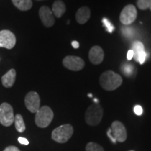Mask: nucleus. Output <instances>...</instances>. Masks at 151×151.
<instances>
[{
	"label": "nucleus",
	"instance_id": "obj_1",
	"mask_svg": "<svg viewBox=\"0 0 151 151\" xmlns=\"http://www.w3.org/2000/svg\"><path fill=\"white\" fill-rule=\"evenodd\" d=\"M99 83L101 88L107 91L116 90L122 83V78L120 75L113 71H106L100 76Z\"/></svg>",
	"mask_w": 151,
	"mask_h": 151
},
{
	"label": "nucleus",
	"instance_id": "obj_2",
	"mask_svg": "<svg viewBox=\"0 0 151 151\" xmlns=\"http://www.w3.org/2000/svg\"><path fill=\"white\" fill-rule=\"evenodd\" d=\"M107 136L113 143H116L117 141L122 143L127 139V130L121 122L116 120L111 124V128L107 132Z\"/></svg>",
	"mask_w": 151,
	"mask_h": 151
},
{
	"label": "nucleus",
	"instance_id": "obj_3",
	"mask_svg": "<svg viewBox=\"0 0 151 151\" xmlns=\"http://www.w3.org/2000/svg\"><path fill=\"white\" fill-rule=\"evenodd\" d=\"M103 117V109L98 104L90 106L85 114V120L87 124L96 126L100 123Z\"/></svg>",
	"mask_w": 151,
	"mask_h": 151
},
{
	"label": "nucleus",
	"instance_id": "obj_4",
	"mask_svg": "<svg viewBox=\"0 0 151 151\" xmlns=\"http://www.w3.org/2000/svg\"><path fill=\"white\" fill-rule=\"evenodd\" d=\"M53 117L52 109L47 106H43L36 113L35 123L39 127L46 128L52 122Z\"/></svg>",
	"mask_w": 151,
	"mask_h": 151
},
{
	"label": "nucleus",
	"instance_id": "obj_5",
	"mask_svg": "<svg viewBox=\"0 0 151 151\" xmlns=\"http://www.w3.org/2000/svg\"><path fill=\"white\" fill-rule=\"evenodd\" d=\"M73 134V128L71 124H65L55 129L52 132V139L58 143H64L69 141Z\"/></svg>",
	"mask_w": 151,
	"mask_h": 151
},
{
	"label": "nucleus",
	"instance_id": "obj_6",
	"mask_svg": "<svg viewBox=\"0 0 151 151\" xmlns=\"http://www.w3.org/2000/svg\"><path fill=\"white\" fill-rule=\"evenodd\" d=\"M15 116L13 107L8 103L0 105V123L5 127H9L14 122Z\"/></svg>",
	"mask_w": 151,
	"mask_h": 151
},
{
	"label": "nucleus",
	"instance_id": "obj_7",
	"mask_svg": "<svg viewBox=\"0 0 151 151\" xmlns=\"http://www.w3.org/2000/svg\"><path fill=\"white\" fill-rule=\"evenodd\" d=\"M137 17V11L132 4L127 5L124 7L120 15V20L124 25H129L134 22Z\"/></svg>",
	"mask_w": 151,
	"mask_h": 151
},
{
	"label": "nucleus",
	"instance_id": "obj_8",
	"mask_svg": "<svg viewBox=\"0 0 151 151\" xmlns=\"http://www.w3.org/2000/svg\"><path fill=\"white\" fill-rule=\"evenodd\" d=\"M62 64L67 69L74 71H80L85 67V62L82 58L72 55L65 57Z\"/></svg>",
	"mask_w": 151,
	"mask_h": 151
},
{
	"label": "nucleus",
	"instance_id": "obj_9",
	"mask_svg": "<svg viewBox=\"0 0 151 151\" xmlns=\"http://www.w3.org/2000/svg\"><path fill=\"white\" fill-rule=\"evenodd\" d=\"M40 97L37 92L32 91L27 94L24 98L26 108L31 113H36L40 109Z\"/></svg>",
	"mask_w": 151,
	"mask_h": 151
},
{
	"label": "nucleus",
	"instance_id": "obj_10",
	"mask_svg": "<svg viewBox=\"0 0 151 151\" xmlns=\"http://www.w3.org/2000/svg\"><path fill=\"white\" fill-rule=\"evenodd\" d=\"M16 43V36L9 30L0 31V48L11 49Z\"/></svg>",
	"mask_w": 151,
	"mask_h": 151
},
{
	"label": "nucleus",
	"instance_id": "obj_11",
	"mask_svg": "<svg viewBox=\"0 0 151 151\" xmlns=\"http://www.w3.org/2000/svg\"><path fill=\"white\" fill-rule=\"evenodd\" d=\"M39 15L43 25L46 27H50L55 24V18L52 11L48 6L41 7L39 11Z\"/></svg>",
	"mask_w": 151,
	"mask_h": 151
},
{
	"label": "nucleus",
	"instance_id": "obj_12",
	"mask_svg": "<svg viewBox=\"0 0 151 151\" xmlns=\"http://www.w3.org/2000/svg\"><path fill=\"white\" fill-rule=\"evenodd\" d=\"M132 50L134 52L133 58L139 63L143 64L146 61L147 58V53L145 51L144 46L141 41H135L132 45Z\"/></svg>",
	"mask_w": 151,
	"mask_h": 151
},
{
	"label": "nucleus",
	"instance_id": "obj_13",
	"mask_svg": "<svg viewBox=\"0 0 151 151\" xmlns=\"http://www.w3.org/2000/svg\"><path fill=\"white\" fill-rule=\"evenodd\" d=\"M104 53L103 49L100 46H93L90 50L89 60L93 65H99L104 60Z\"/></svg>",
	"mask_w": 151,
	"mask_h": 151
},
{
	"label": "nucleus",
	"instance_id": "obj_14",
	"mask_svg": "<svg viewBox=\"0 0 151 151\" xmlns=\"http://www.w3.org/2000/svg\"><path fill=\"white\" fill-rule=\"evenodd\" d=\"M90 15H91V13L88 7H81L77 11L76 14V19L79 24H85L90 19Z\"/></svg>",
	"mask_w": 151,
	"mask_h": 151
},
{
	"label": "nucleus",
	"instance_id": "obj_15",
	"mask_svg": "<svg viewBox=\"0 0 151 151\" xmlns=\"http://www.w3.org/2000/svg\"><path fill=\"white\" fill-rule=\"evenodd\" d=\"M16 78V71L15 69H10L1 77V83L5 88H11L14 86Z\"/></svg>",
	"mask_w": 151,
	"mask_h": 151
},
{
	"label": "nucleus",
	"instance_id": "obj_16",
	"mask_svg": "<svg viewBox=\"0 0 151 151\" xmlns=\"http://www.w3.org/2000/svg\"><path fill=\"white\" fill-rule=\"evenodd\" d=\"M52 11L57 18H61L66 11V6L61 0L55 1L52 5Z\"/></svg>",
	"mask_w": 151,
	"mask_h": 151
},
{
	"label": "nucleus",
	"instance_id": "obj_17",
	"mask_svg": "<svg viewBox=\"0 0 151 151\" xmlns=\"http://www.w3.org/2000/svg\"><path fill=\"white\" fill-rule=\"evenodd\" d=\"M12 2L17 9L22 11L29 10L33 4L32 0H12Z\"/></svg>",
	"mask_w": 151,
	"mask_h": 151
},
{
	"label": "nucleus",
	"instance_id": "obj_18",
	"mask_svg": "<svg viewBox=\"0 0 151 151\" xmlns=\"http://www.w3.org/2000/svg\"><path fill=\"white\" fill-rule=\"evenodd\" d=\"M14 123L15 126H16V129L17 131L20 133L24 132V130L26 129L25 124L24 122V120L22 116L20 114H17L15 116L14 119Z\"/></svg>",
	"mask_w": 151,
	"mask_h": 151
},
{
	"label": "nucleus",
	"instance_id": "obj_19",
	"mask_svg": "<svg viewBox=\"0 0 151 151\" xmlns=\"http://www.w3.org/2000/svg\"><path fill=\"white\" fill-rule=\"evenodd\" d=\"M86 151H104L102 146L97 143L90 142L87 144L86 147Z\"/></svg>",
	"mask_w": 151,
	"mask_h": 151
},
{
	"label": "nucleus",
	"instance_id": "obj_20",
	"mask_svg": "<svg viewBox=\"0 0 151 151\" xmlns=\"http://www.w3.org/2000/svg\"><path fill=\"white\" fill-rule=\"evenodd\" d=\"M137 6L141 10H146L150 8L151 0H137Z\"/></svg>",
	"mask_w": 151,
	"mask_h": 151
},
{
	"label": "nucleus",
	"instance_id": "obj_21",
	"mask_svg": "<svg viewBox=\"0 0 151 151\" xmlns=\"http://www.w3.org/2000/svg\"><path fill=\"white\" fill-rule=\"evenodd\" d=\"M122 32L126 38H132L134 35V30L132 27H123L122 28Z\"/></svg>",
	"mask_w": 151,
	"mask_h": 151
},
{
	"label": "nucleus",
	"instance_id": "obj_22",
	"mask_svg": "<svg viewBox=\"0 0 151 151\" xmlns=\"http://www.w3.org/2000/svg\"><path fill=\"white\" fill-rule=\"evenodd\" d=\"M102 22L104 24V27L106 28L107 31H108L109 32L112 33L113 31L115 29V27H114V26H113V24L111 23L110 21H109L108 19L104 18L102 19Z\"/></svg>",
	"mask_w": 151,
	"mask_h": 151
},
{
	"label": "nucleus",
	"instance_id": "obj_23",
	"mask_svg": "<svg viewBox=\"0 0 151 151\" xmlns=\"http://www.w3.org/2000/svg\"><path fill=\"white\" fill-rule=\"evenodd\" d=\"M134 71V67L132 65H125L122 67V72L127 76H129Z\"/></svg>",
	"mask_w": 151,
	"mask_h": 151
},
{
	"label": "nucleus",
	"instance_id": "obj_24",
	"mask_svg": "<svg viewBox=\"0 0 151 151\" xmlns=\"http://www.w3.org/2000/svg\"><path fill=\"white\" fill-rule=\"evenodd\" d=\"M134 111L135 114H137V116H141L143 113V109L141 106L137 105L135 106L134 109Z\"/></svg>",
	"mask_w": 151,
	"mask_h": 151
},
{
	"label": "nucleus",
	"instance_id": "obj_25",
	"mask_svg": "<svg viewBox=\"0 0 151 151\" xmlns=\"http://www.w3.org/2000/svg\"><path fill=\"white\" fill-rule=\"evenodd\" d=\"M18 141V142L20 143V144L24 145V146H27V145L29 144V141H28L27 139H25V138L19 137Z\"/></svg>",
	"mask_w": 151,
	"mask_h": 151
},
{
	"label": "nucleus",
	"instance_id": "obj_26",
	"mask_svg": "<svg viewBox=\"0 0 151 151\" xmlns=\"http://www.w3.org/2000/svg\"><path fill=\"white\" fill-rule=\"evenodd\" d=\"M4 151H20L16 146H10L7 148H6Z\"/></svg>",
	"mask_w": 151,
	"mask_h": 151
},
{
	"label": "nucleus",
	"instance_id": "obj_27",
	"mask_svg": "<svg viewBox=\"0 0 151 151\" xmlns=\"http://www.w3.org/2000/svg\"><path fill=\"white\" fill-rule=\"evenodd\" d=\"M134 57V52L133 50H129V51L127 52V58L128 60H131Z\"/></svg>",
	"mask_w": 151,
	"mask_h": 151
},
{
	"label": "nucleus",
	"instance_id": "obj_28",
	"mask_svg": "<svg viewBox=\"0 0 151 151\" xmlns=\"http://www.w3.org/2000/svg\"><path fill=\"white\" fill-rule=\"evenodd\" d=\"M71 44H72V46L74 48H79V43L78 41H73L72 43H71Z\"/></svg>",
	"mask_w": 151,
	"mask_h": 151
},
{
	"label": "nucleus",
	"instance_id": "obj_29",
	"mask_svg": "<svg viewBox=\"0 0 151 151\" xmlns=\"http://www.w3.org/2000/svg\"><path fill=\"white\" fill-rule=\"evenodd\" d=\"M37 1H43V0H37Z\"/></svg>",
	"mask_w": 151,
	"mask_h": 151
},
{
	"label": "nucleus",
	"instance_id": "obj_30",
	"mask_svg": "<svg viewBox=\"0 0 151 151\" xmlns=\"http://www.w3.org/2000/svg\"><path fill=\"white\" fill-rule=\"evenodd\" d=\"M129 151H134V150H129Z\"/></svg>",
	"mask_w": 151,
	"mask_h": 151
},
{
	"label": "nucleus",
	"instance_id": "obj_31",
	"mask_svg": "<svg viewBox=\"0 0 151 151\" xmlns=\"http://www.w3.org/2000/svg\"><path fill=\"white\" fill-rule=\"evenodd\" d=\"M150 10H151V6H150Z\"/></svg>",
	"mask_w": 151,
	"mask_h": 151
}]
</instances>
